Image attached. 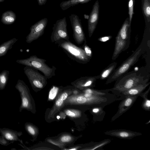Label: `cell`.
<instances>
[{
    "instance_id": "30",
    "label": "cell",
    "mask_w": 150,
    "mask_h": 150,
    "mask_svg": "<svg viewBox=\"0 0 150 150\" xmlns=\"http://www.w3.org/2000/svg\"><path fill=\"white\" fill-rule=\"evenodd\" d=\"M84 44L83 45V48L84 50L86 55L91 58L92 55V52L90 48L86 44V41L85 40Z\"/></svg>"
},
{
    "instance_id": "2",
    "label": "cell",
    "mask_w": 150,
    "mask_h": 150,
    "mask_svg": "<svg viewBox=\"0 0 150 150\" xmlns=\"http://www.w3.org/2000/svg\"><path fill=\"white\" fill-rule=\"evenodd\" d=\"M46 60L40 58L36 55H32L28 58L18 59L16 62L19 64L32 67L41 72L47 79H49L55 75L56 67L48 66L46 63Z\"/></svg>"
},
{
    "instance_id": "13",
    "label": "cell",
    "mask_w": 150,
    "mask_h": 150,
    "mask_svg": "<svg viewBox=\"0 0 150 150\" xmlns=\"http://www.w3.org/2000/svg\"><path fill=\"white\" fill-rule=\"evenodd\" d=\"M99 76L81 77L72 83L75 86L80 88L86 89L93 86Z\"/></svg>"
},
{
    "instance_id": "41",
    "label": "cell",
    "mask_w": 150,
    "mask_h": 150,
    "mask_svg": "<svg viewBox=\"0 0 150 150\" xmlns=\"http://www.w3.org/2000/svg\"><path fill=\"white\" fill-rule=\"evenodd\" d=\"M5 0H0V2H3Z\"/></svg>"
},
{
    "instance_id": "12",
    "label": "cell",
    "mask_w": 150,
    "mask_h": 150,
    "mask_svg": "<svg viewBox=\"0 0 150 150\" xmlns=\"http://www.w3.org/2000/svg\"><path fill=\"white\" fill-rule=\"evenodd\" d=\"M138 96H132L125 97L126 98L120 103L117 114L113 117L115 119L128 110L132 105L138 97Z\"/></svg>"
},
{
    "instance_id": "28",
    "label": "cell",
    "mask_w": 150,
    "mask_h": 150,
    "mask_svg": "<svg viewBox=\"0 0 150 150\" xmlns=\"http://www.w3.org/2000/svg\"><path fill=\"white\" fill-rule=\"evenodd\" d=\"M84 93H89L98 96H102L105 94V93L103 92L94 90L89 88L85 89L84 91Z\"/></svg>"
},
{
    "instance_id": "34",
    "label": "cell",
    "mask_w": 150,
    "mask_h": 150,
    "mask_svg": "<svg viewBox=\"0 0 150 150\" xmlns=\"http://www.w3.org/2000/svg\"><path fill=\"white\" fill-rule=\"evenodd\" d=\"M72 138L70 136L66 135L62 137L60 139L61 141L63 142H68L70 141Z\"/></svg>"
},
{
    "instance_id": "29",
    "label": "cell",
    "mask_w": 150,
    "mask_h": 150,
    "mask_svg": "<svg viewBox=\"0 0 150 150\" xmlns=\"http://www.w3.org/2000/svg\"><path fill=\"white\" fill-rule=\"evenodd\" d=\"M25 130L29 134L32 136L35 134V131L33 127L29 123H26L25 125Z\"/></svg>"
},
{
    "instance_id": "7",
    "label": "cell",
    "mask_w": 150,
    "mask_h": 150,
    "mask_svg": "<svg viewBox=\"0 0 150 150\" xmlns=\"http://www.w3.org/2000/svg\"><path fill=\"white\" fill-rule=\"evenodd\" d=\"M47 23V18H44L32 25L30 29V32L26 37V42L30 43L42 36Z\"/></svg>"
},
{
    "instance_id": "4",
    "label": "cell",
    "mask_w": 150,
    "mask_h": 150,
    "mask_svg": "<svg viewBox=\"0 0 150 150\" xmlns=\"http://www.w3.org/2000/svg\"><path fill=\"white\" fill-rule=\"evenodd\" d=\"M143 77L131 74L122 79L115 86L113 90L121 93L139 84L145 83Z\"/></svg>"
},
{
    "instance_id": "23",
    "label": "cell",
    "mask_w": 150,
    "mask_h": 150,
    "mask_svg": "<svg viewBox=\"0 0 150 150\" xmlns=\"http://www.w3.org/2000/svg\"><path fill=\"white\" fill-rule=\"evenodd\" d=\"M150 88L149 89L144 93H142L139 96H140L144 98V101L142 104V107L145 110L148 111L150 110V100L147 97V95L149 92Z\"/></svg>"
},
{
    "instance_id": "6",
    "label": "cell",
    "mask_w": 150,
    "mask_h": 150,
    "mask_svg": "<svg viewBox=\"0 0 150 150\" xmlns=\"http://www.w3.org/2000/svg\"><path fill=\"white\" fill-rule=\"evenodd\" d=\"M24 72L33 88L42 89L47 83L46 77L41 74L36 69L25 66L23 69Z\"/></svg>"
},
{
    "instance_id": "42",
    "label": "cell",
    "mask_w": 150,
    "mask_h": 150,
    "mask_svg": "<svg viewBox=\"0 0 150 150\" xmlns=\"http://www.w3.org/2000/svg\"><path fill=\"white\" fill-rule=\"evenodd\" d=\"M11 150H16V149L15 148H13V149H11Z\"/></svg>"
},
{
    "instance_id": "18",
    "label": "cell",
    "mask_w": 150,
    "mask_h": 150,
    "mask_svg": "<svg viewBox=\"0 0 150 150\" xmlns=\"http://www.w3.org/2000/svg\"><path fill=\"white\" fill-rule=\"evenodd\" d=\"M16 19V14L12 11H8L2 14L1 21L4 24L10 25L13 23Z\"/></svg>"
},
{
    "instance_id": "38",
    "label": "cell",
    "mask_w": 150,
    "mask_h": 150,
    "mask_svg": "<svg viewBox=\"0 0 150 150\" xmlns=\"http://www.w3.org/2000/svg\"><path fill=\"white\" fill-rule=\"evenodd\" d=\"M100 111V109L97 108H94L92 110V112L94 113H97L98 112Z\"/></svg>"
},
{
    "instance_id": "22",
    "label": "cell",
    "mask_w": 150,
    "mask_h": 150,
    "mask_svg": "<svg viewBox=\"0 0 150 150\" xmlns=\"http://www.w3.org/2000/svg\"><path fill=\"white\" fill-rule=\"evenodd\" d=\"M9 71L4 70L0 73V90L4 89L7 83Z\"/></svg>"
},
{
    "instance_id": "16",
    "label": "cell",
    "mask_w": 150,
    "mask_h": 150,
    "mask_svg": "<svg viewBox=\"0 0 150 150\" xmlns=\"http://www.w3.org/2000/svg\"><path fill=\"white\" fill-rule=\"evenodd\" d=\"M127 41L122 39L118 34L116 37L115 44L112 59L114 60L122 51L126 46Z\"/></svg>"
},
{
    "instance_id": "36",
    "label": "cell",
    "mask_w": 150,
    "mask_h": 150,
    "mask_svg": "<svg viewBox=\"0 0 150 150\" xmlns=\"http://www.w3.org/2000/svg\"><path fill=\"white\" fill-rule=\"evenodd\" d=\"M47 0H37L38 4L40 6H42L45 5Z\"/></svg>"
},
{
    "instance_id": "5",
    "label": "cell",
    "mask_w": 150,
    "mask_h": 150,
    "mask_svg": "<svg viewBox=\"0 0 150 150\" xmlns=\"http://www.w3.org/2000/svg\"><path fill=\"white\" fill-rule=\"evenodd\" d=\"M141 51L142 49L140 48L133 53L110 75L107 83H109L114 81L126 72L138 60Z\"/></svg>"
},
{
    "instance_id": "14",
    "label": "cell",
    "mask_w": 150,
    "mask_h": 150,
    "mask_svg": "<svg viewBox=\"0 0 150 150\" xmlns=\"http://www.w3.org/2000/svg\"><path fill=\"white\" fill-rule=\"evenodd\" d=\"M105 134L121 139H129L141 134V133L123 129L112 130L107 131Z\"/></svg>"
},
{
    "instance_id": "1",
    "label": "cell",
    "mask_w": 150,
    "mask_h": 150,
    "mask_svg": "<svg viewBox=\"0 0 150 150\" xmlns=\"http://www.w3.org/2000/svg\"><path fill=\"white\" fill-rule=\"evenodd\" d=\"M60 47L71 59L84 64L88 62L91 58L86 54L82 48L79 47L70 40H61L55 43Z\"/></svg>"
},
{
    "instance_id": "17",
    "label": "cell",
    "mask_w": 150,
    "mask_h": 150,
    "mask_svg": "<svg viewBox=\"0 0 150 150\" xmlns=\"http://www.w3.org/2000/svg\"><path fill=\"white\" fill-rule=\"evenodd\" d=\"M131 25L129 23V18H127L125 20L119 31L118 34L121 38L127 41L131 30Z\"/></svg>"
},
{
    "instance_id": "15",
    "label": "cell",
    "mask_w": 150,
    "mask_h": 150,
    "mask_svg": "<svg viewBox=\"0 0 150 150\" xmlns=\"http://www.w3.org/2000/svg\"><path fill=\"white\" fill-rule=\"evenodd\" d=\"M149 82L144 83L136 86L121 93L125 97L132 96H139L149 85Z\"/></svg>"
},
{
    "instance_id": "32",
    "label": "cell",
    "mask_w": 150,
    "mask_h": 150,
    "mask_svg": "<svg viewBox=\"0 0 150 150\" xmlns=\"http://www.w3.org/2000/svg\"><path fill=\"white\" fill-rule=\"evenodd\" d=\"M65 113L67 116L71 117H76L79 115V113L76 111L70 110H67L65 111Z\"/></svg>"
},
{
    "instance_id": "20",
    "label": "cell",
    "mask_w": 150,
    "mask_h": 150,
    "mask_svg": "<svg viewBox=\"0 0 150 150\" xmlns=\"http://www.w3.org/2000/svg\"><path fill=\"white\" fill-rule=\"evenodd\" d=\"M91 0H68L63 1L60 4L62 9L63 11L67 10L71 7L79 4L86 3Z\"/></svg>"
},
{
    "instance_id": "39",
    "label": "cell",
    "mask_w": 150,
    "mask_h": 150,
    "mask_svg": "<svg viewBox=\"0 0 150 150\" xmlns=\"http://www.w3.org/2000/svg\"><path fill=\"white\" fill-rule=\"evenodd\" d=\"M76 149H77L76 148H73V149H69L68 150H76Z\"/></svg>"
},
{
    "instance_id": "21",
    "label": "cell",
    "mask_w": 150,
    "mask_h": 150,
    "mask_svg": "<svg viewBox=\"0 0 150 150\" xmlns=\"http://www.w3.org/2000/svg\"><path fill=\"white\" fill-rule=\"evenodd\" d=\"M117 65L116 62H113L110 65L105 69L99 76L101 79H104L107 78L115 69Z\"/></svg>"
},
{
    "instance_id": "43",
    "label": "cell",
    "mask_w": 150,
    "mask_h": 150,
    "mask_svg": "<svg viewBox=\"0 0 150 150\" xmlns=\"http://www.w3.org/2000/svg\"></svg>"
},
{
    "instance_id": "11",
    "label": "cell",
    "mask_w": 150,
    "mask_h": 150,
    "mask_svg": "<svg viewBox=\"0 0 150 150\" xmlns=\"http://www.w3.org/2000/svg\"><path fill=\"white\" fill-rule=\"evenodd\" d=\"M0 133L1 135L10 141L14 143V142L18 141L22 144H23L22 140L19 137L23 134L22 132H18L6 128H0Z\"/></svg>"
},
{
    "instance_id": "40",
    "label": "cell",
    "mask_w": 150,
    "mask_h": 150,
    "mask_svg": "<svg viewBox=\"0 0 150 150\" xmlns=\"http://www.w3.org/2000/svg\"><path fill=\"white\" fill-rule=\"evenodd\" d=\"M77 92V91H76V90H75L74 91V93H75V94H76Z\"/></svg>"
},
{
    "instance_id": "9",
    "label": "cell",
    "mask_w": 150,
    "mask_h": 150,
    "mask_svg": "<svg viewBox=\"0 0 150 150\" xmlns=\"http://www.w3.org/2000/svg\"><path fill=\"white\" fill-rule=\"evenodd\" d=\"M15 88L19 92L21 100L19 112H21L24 109H29L31 106V103L28 86L23 80L18 79Z\"/></svg>"
},
{
    "instance_id": "37",
    "label": "cell",
    "mask_w": 150,
    "mask_h": 150,
    "mask_svg": "<svg viewBox=\"0 0 150 150\" xmlns=\"http://www.w3.org/2000/svg\"><path fill=\"white\" fill-rule=\"evenodd\" d=\"M83 96L86 98H89L94 95L89 93H84Z\"/></svg>"
},
{
    "instance_id": "27",
    "label": "cell",
    "mask_w": 150,
    "mask_h": 150,
    "mask_svg": "<svg viewBox=\"0 0 150 150\" xmlns=\"http://www.w3.org/2000/svg\"><path fill=\"white\" fill-rule=\"evenodd\" d=\"M68 93L66 92L63 93L60 96L55 102V105L57 107L61 106L63 104L64 101L67 98Z\"/></svg>"
},
{
    "instance_id": "25",
    "label": "cell",
    "mask_w": 150,
    "mask_h": 150,
    "mask_svg": "<svg viewBox=\"0 0 150 150\" xmlns=\"http://www.w3.org/2000/svg\"><path fill=\"white\" fill-rule=\"evenodd\" d=\"M134 0H129L128 3V13L129 23L131 25L132 18L134 14Z\"/></svg>"
},
{
    "instance_id": "33",
    "label": "cell",
    "mask_w": 150,
    "mask_h": 150,
    "mask_svg": "<svg viewBox=\"0 0 150 150\" xmlns=\"http://www.w3.org/2000/svg\"><path fill=\"white\" fill-rule=\"evenodd\" d=\"M109 140H105L102 142L100 143H99L96 144L95 146H93L92 148L89 149L91 150H93L97 149L101 147L102 146L106 145L109 142Z\"/></svg>"
},
{
    "instance_id": "8",
    "label": "cell",
    "mask_w": 150,
    "mask_h": 150,
    "mask_svg": "<svg viewBox=\"0 0 150 150\" xmlns=\"http://www.w3.org/2000/svg\"><path fill=\"white\" fill-rule=\"evenodd\" d=\"M69 18L73 30L74 39L77 44H81L86 40L81 20L79 17L75 14H71Z\"/></svg>"
},
{
    "instance_id": "26",
    "label": "cell",
    "mask_w": 150,
    "mask_h": 150,
    "mask_svg": "<svg viewBox=\"0 0 150 150\" xmlns=\"http://www.w3.org/2000/svg\"><path fill=\"white\" fill-rule=\"evenodd\" d=\"M59 90L58 87L53 86L49 91L48 94L49 99L50 100H54L57 96Z\"/></svg>"
},
{
    "instance_id": "35",
    "label": "cell",
    "mask_w": 150,
    "mask_h": 150,
    "mask_svg": "<svg viewBox=\"0 0 150 150\" xmlns=\"http://www.w3.org/2000/svg\"><path fill=\"white\" fill-rule=\"evenodd\" d=\"M111 38V36H106L101 37L99 38L98 40L101 42H105L109 40Z\"/></svg>"
},
{
    "instance_id": "3",
    "label": "cell",
    "mask_w": 150,
    "mask_h": 150,
    "mask_svg": "<svg viewBox=\"0 0 150 150\" xmlns=\"http://www.w3.org/2000/svg\"><path fill=\"white\" fill-rule=\"evenodd\" d=\"M65 17L57 20L53 25L50 40L54 43L61 40H69Z\"/></svg>"
},
{
    "instance_id": "24",
    "label": "cell",
    "mask_w": 150,
    "mask_h": 150,
    "mask_svg": "<svg viewBox=\"0 0 150 150\" xmlns=\"http://www.w3.org/2000/svg\"><path fill=\"white\" fill-rule=\"evenodd\" d=\"M143 10L148 21L149 22L150 21V0H144Z\"/></svg>"
},
{
    "instance_id": "19",
    "label": "cell",
    "mask_w": 150,
    "mask_h": 150,
    "mask_svg": "<svg viewBox=\"0 0 150 150\" xmlns=\"http://www.w3.org/2000/svg\"><path fill=\"white\" fill-rule=\"evenodd\" d=\"M18 40L16 38H13L1 44L0 45V57L5 55Z\"/></svg>"
},
{
    "instance_id": "10",
    "label": "cell",
    "mask_w": 150,
    "mask_h": 150,
    "mask_svg": "<svg viewBox=\"0 0 150 150\" xmlns=\"http://www.w3.org/2000/svg\"><path fill=\"white\" fill-rule=\"evenodd\" d=\"M99 5L98 0L93 6L88 21V30L90 38L94 32L97 24L99 16Z\"/></svg>"
},
{
    "instance_id": "31",
    "label": "cell",
    "mask_w": 150,
    "mask_h": 150,
    "mask_svg": "<svg viewBox=\"0 0 150 150\" xmlns=\"http://www.w3.org/2000/svg\"><path fill=\"white\" fill-rule=\"evenodd\" d=\"M13 143L5 138L3 136H0V144L4 146H7L10 144Z\"/></svg>"
}]
</instances>
